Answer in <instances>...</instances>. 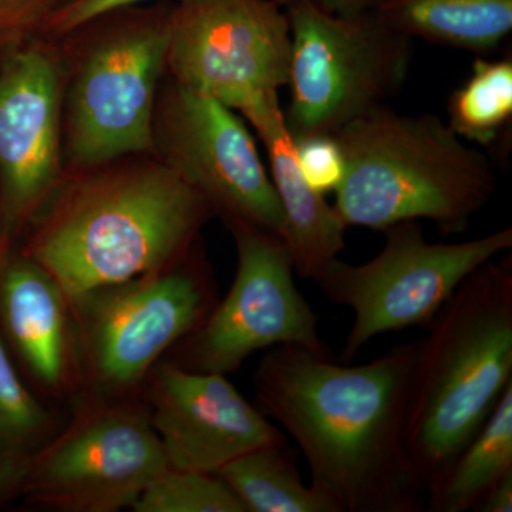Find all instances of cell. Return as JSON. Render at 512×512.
I'll use <instances>...</instances> for the list:
<instances>
[{"label": "cell", "instance_id": "1", "mask_svg": "<svg viewBox=\"0 0 512 512\" xmlns=\"http://www.w3.org/2000/svg\"><path fill=\"white\" fill-rule=\"evenodd\" d=\"M419 340L342 366L298 345L276 346L254 375L259 410L298 444L311 487L338 512H417L426 490L406 443Z\"/></svg>", "mask_w": 512, "mask_h": 512}, {"label": "cell", "instance_id": "2", "mask_svg": "<svg viewBox=\"0 0 512 512\" xmlns=\"http://www.w3.org/2000/svg\"><path fill=\"white\" fill-rule=\"evenodd\" d=\"M210 202L153 153L64 168L19 251L69 299L170 268L198 244Z\"/></svg>", "mask_w": 512, "mask_h": 512}, {"label": "cell", "instance_id": "3", "mask_svg": "<svg viewBox=\"0 0 512 512\" xmlns=\"http://www.w3.org/2000/svg\"><path fill=\"white\" fill-rule=\"evenodd\" d=\"M419 340L404 443L430 490L512 384V258L467 276Z\"/></svg>", "mask_w": 512, "mask_h": 512}, {"label": "cell", "instance_id": "4", "mask_svg": "<svg viewBox=\"0 0 512 512\" xmlns=\"http://www.w3.org/2000/svg\"><path fill=\"white\" fill-rule=\"evenodd\" d=\"M346 171L333 204L346 228L433 222L463 234L497 190L490 161L433 114L370 111L335 134Z\"/></svg>", "mask_w": 512, "mask_h": 512}, {"label": "cell", "instance_id": "5", "mask_svg": "<svg viewBox=\"0 0 512 512\" xmlns=\"http://www.w3.org/2000/svg\"><path fill=\"white\" fill-rule=\"evenodd\" d=\"M174 5L157 0L110 10L53 37L62 66L64 168L153 153Z\"/></svg>", "mask_w": 512, "mask_h": 512}, {"label": "cell", "instance_id": "6", "mask_svg": "<svg viewBox=\"0 0 512 512\" xmlns=\"http://www.w3.org/2000/svg\"><path fill=\"white\" fill-rule=\"evenodd\" d=\"M198 244L170 268L70 299L76 393L73 403L138 400L151 369L217 305Z\"/></svg>", "mask_w": 512, "mask_h": 512}, {"label": "cell", "instance_id": "7", "mask_svg": "<svg viewBox=\"0 0 512 512\" xmlns=\"http://www.w3.org/2000/svg\"><path fill=\"white\" fill-rule=\"evenodd\" d=\"M284 9L291 30L284 113L295 140L336 134L402 90L413 39L373 10L338 15L309 0Z\"/></svg>", "mask_w": 512, "mask_h": 512}, {"label": "cell", "instance_id": "8", "mask_svg": "<svg viewBox=\"0 0 512 512\" xmlns=\"http://www.w3.org/2000/svg\"><path fill=\"white\" fill-rule=\"evenodd\" d=\"M382 251L363 264L336 258L315 278L323 295L355 315L342 357L352 360L370 340L389 332L427 329L461 282L512 248V228L433 244L419 221L384 229Z\"/></svg>", "mask_w": 512, "mask_h": 512}, {"label": "cell", "instance_id": "9", "mask_svg": "<svg viewBox=\"0 0 512 512\" xmlns=\"http://www.w3.org/2000/svg\"><path fill=\"white\" fill-rule=\"evenodd\" d=\"M74 404L72 423L30 456L22 495L59 511L133 507L168 468L147 407L138 400Z\"/></svg>", "mask_w": 512, "mask_h": 512}, {"label": "cell", "instance_id": "10", "mask_svg": "<svg viewBox=\"0 0 512 512\" xmlns=\"http://www.w3.org/2000/svg\"><path fill=\"white\" fill-rule=\"evenodd\" d=\"M225 225L237 245L234 282L204 322L174 346L170 360L192 372L227 376L255 352L276 346L298 345L330 357L281 235L244 221Z\"/></svg>", "mask_w": 512, "mask_h": 512}, {"label": "cell", "instance_id": "11", "mask_svg": "<svg viewBox=\"0 0 512 512\" xmlns=\"http://www.w3.org/2000/svg\"><path fill=\"white\" fill-rule=\"evenodd\" d=\"M153 154L210 202L222 221L284 234V214L247 120L164 77L151 126Z\"/></svg>", "mask_w": 512, "mask_h": 512}, {"label": "cell", "instance_id": "12", "mask_svg": "<svg viewBox=\"0 0 512 512\" xmlns=\"http://www.w3.org/2000/svg\"><path fill=\"white\" fill-rule=\"evenodd\" d=\"M291 30L275 0H177L165 76L235 111L288 82Z\"/></svg>", "mask_w": 512, "mask_h": 512}, {"label": "cell", "instance_id": "13", "mask_svg": "<svg viewBox=\"0 0 512 512\" xmlns=\"http://www.w3.org/2000/svg\"><path fill=\"white\" fill-rule=\"evenodd\" d=\"M62 93L53 37L0 69V241H19L62 178Z\"/></svg>", "mask_w": 512, "mask_h": 512}, {"label": "cell", "instance_id": "14", "mask_svg": "<svg viewBox=\"0 0 512 512\" xmlns=\"http://www.w3.org/2000/svg\"><path fill=\"white\" fill-rule=\"evenodd\" d=\"M143 392L168 467L175 470L217 474L242 454L286 441L284 431L220 373L160 360Z\"/></svg>", "mask_w": 512, "mask_h": 512}, {"label": "cell", "instance_id": "15", "mask_svg": "<svg viewBox=\"0 0 512 512\" xmlns=\"http://www.w3.org/2000/svg\"><path fill=\"white\" fill-rule=\"evenodd\" d=\"M0 338L40 400H73L76 356L69 296L16 244L0 268Z\"/></svg>", "mask_w": 512, "mask_h": 512}, {"label": "cell", "instance_id": "16", "mask_svg": "<svg viewBox=\"0 0 512 512\" xmlns=\"http://www.w3.org/2000/svg\"><path fill=\"white\" fill-rule=\"evenodd\" d=\"M254 128L268 156V171L284 214V239L295 274L315 281L346 248V225L325 195L306 183L279 92L264 94L238 111Z\"/></svg>", "mask_w": 512, "mask_h": 512}, {"label": "cell", "instance_id": "17", "mask_svg": "<svg viewBox=\"0 0 512 512\" xmlns=\"http://www.w3.org/2000/svg\"><path fill=\"white\" fill-rule=\"evenodd\" d=\"M373 12L410 39L481 55L512 30V0H380Z\"/></svg>", "mask_w": 512, "mask_h": 512}, {"label": "cell", "instance_id": "18", "mask_svg": "<svg viewBox=\"0 0 512 512\" xmlns=\"http://www.w3.org/2000/svg\"><path fill=\"white\" fill-rule=\"evenodd\" d=\"M512 471V384L483 427L427 491L430 512L474 511L484 495Z\"/></svg>", "mask_w": 512, "mask_h": 512}, {"label": "cell", "instance_id": "19", "mask_svg": "<svg viewBox=\"0 0 512 512\" xmlns=\"http://www.w3.org/2000/svg\"><path fill=\"white\" fill-rule=\"evenodd\" d=\"M217 474L247 512H338L328 498L303 483L295 451L286 441L242 454Z\"/></svg>", "mask_w": 512, "mask_h": 512}, {"label": "cell", "instance_id": "20", "mask_svg": "<svg viewBox=\"0 0 512 512\" xmlns=\"http://www.w3.org/2000/svg\"><path fill=\"white\" fill-rule=\"evenodd\" d=\"M448 127L467 143L491 147L512 120V59H477L447 104Z\"/></svg>", "mask_w": 512, "mask_h": 512}, {"label": "cell", "instance_id": "21", "mask_svg": "<svg viewBox=\"0 0 512 512\" xmlns=\"http://www.w3.org/2000/svg\"><path fill=\"white\" fill-rule=\"evenodd\" d=\"M13 245L9 239L0 241V268ZM59 430L56 414L23 382L0 338V456H32Z\"/></svg>", "mask_w": 512, "mask_h": 512}, {"label": "cell", "instance_id": "22", "mask_svg": "<svg viewBox=\"0 0 512 512\" xmlns=\"http://www.w3.org/2000/svg\"><path fill=\"white\" fill-rule=\"evenodd\" d=\"M131 510L136 512H247L218 474L168 467L147 485Z\"/></svg>", "mask_w": 512, "mask_h": 512}, {"label": "cell", "instance_id": "23", "mask_svg": "<svg viewBox=\"0 0 512 512\" xmlns=\"http://www.w3.org/2000/svg\"><path fill=\"white\" fill-rule=\"evenodd\" d=\"M73 0H0V69L47 35L50 23Z\"/></svg>", "mask_w": 512, "mask_h": 512}, {"label": "cell", "instance_id": "24", "mask_svg": "<svg viewBox=\"0 0 512 512\" xmlns=\"http://www.w3.org/2000/svg\"><path fill=\"white\" fill-rule=\"evenodd\" d=\"M295 151L299 170L313 190L323 195L338 190L345 177L346 163L335 134L296 138Z\"/></svg>", "mask_w": 512, "mask_h": 512}, {"label": "cell", "instance_id": "25", "mask_svg": "<svg viewBox=\"0 0 512 512\" xmlns=\"http://www.w3.org/2000/svg\"><path fill=\"white\" fill-rule=\"evenodd\" d=\"M150 2H157V0H73L70 5L57 13L47 29L46 37H55L69 32L101 13Z\"/></svg>", "mask_w": 512, "mask_h": 512}, {"label": "cell", "instance_id": "26", "mask_svg": "<svg viewBox=\"0 0 512 512\" xmlns=\"http://www.w3.org/2000/svg\"><path fill=\"white\" fill-rule=\"evenodd\" d=\"M29 463L28 454L0 456V505L8 503L16 495H22Z\"/></svg>", "mask_w": 512, "mask_h": 512}, {"label": "cell", "instance_id": "27", "mask_svg": "<svg viewBox=\"0 0 512 512\" xmlns=\"http://www.w3.org/2000/svg\"><path fill=\"white\" fill-rule=\"evenodd\" d=\"M478 512H511L512 511V471L505 474L484 495L478 503Z\"/></svg>", "mask_w": 512, "mask_h": 512}, {"label": "cell", "instance_id": "28", "mask_svg": "<svg viewBox=\"0 0 512 512\" xmlns=\"http://www.w3.org/2000/svg\"><path fill=\"white\" fill-rule=\"evenodd\" d=\"M275 2L285 8L296 0H275ZM309 2L338 15H356V13L370 12L375 9L380 0H309Z\"/></svg>", "mask_w": 512, "mask_h": 512}]
</instances>
